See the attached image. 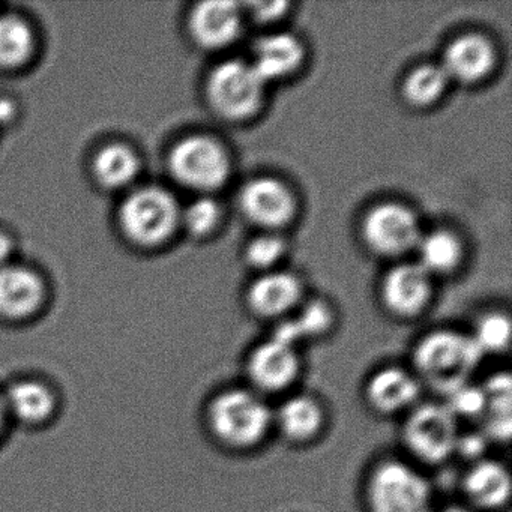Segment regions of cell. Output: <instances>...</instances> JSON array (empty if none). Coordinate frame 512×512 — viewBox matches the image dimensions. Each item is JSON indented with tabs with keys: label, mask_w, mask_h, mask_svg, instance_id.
I'll use <instances>...</instances> for the list:
<instances>
[{
	"label": "cell",
	"mask_w": 512,
	"mask_h": 512,
	"mask_svg": "<svg viewBox=\"0 0 512 512\" xmlns=\"http://www.w3.org/2000/svg\"><path fill=\"white\" fill-rule=\"evenodd\" d=\"M443 512H470V511H467V509H463V508H449V509H445V511Z\"/></svg>",
	"instance_id": "36"
},
{
	"label": "cell",
	"mask_w": 512,
	"mask_h": 512,
	"mask_svg": "<svg viewBox=\"0 0 512 512\" xmlns=\"http://www.w3.org/2000/svg\"><path fill=\"white\" fill-rule=\"evenodd\" d=\"M464 491L479 508H500L511 493L508 470L496 461H481L464 478Z\"/></svg>",
	"instance_id": "19"
},
{
	"label": "cell",
	"mask_w": 512,
	"mask_h": 512,
	"mask_svg": "<svg viewBox=\"0 0 512 512\" xmlns=\"http://www.w3.org/2000/svg\"><path fill=\"white\" fill-rule=\"evenodd\" d=\"M448 83V74L440 65H421L407 76L404 97L412 106H431L442 97Z\"/></svg>",
	"instance_id": "24"
},
{
	"label": "cell",
	"mask_w": 512,
	"mask_h": 512,
	"mask_svg": "<svg viewBox=\"0 0 512 512\" xmlns=\"http://www.w3.org/2000/svg\"><path fill=\"white\" fill-rule=\"evenodd\" d=\"M250 13L259 22H271L283 16L286 11V2H254L250 4Z\"/></svg>",
	"instance_id": "31"
},
{
	"label": "cell",
	"mask_w": 512,
	"mask_h": 512,
	"mask_svg": "<svg viewBox=\"0 0 512 512\" xmlns=\"http://www.w3.org/2000/svg\"><path fill=\"white\" fill-rule=\"evenodd\" d=\"M2 398L8 416L22 427H38L55 416V392L40 380H17L5 389Z\"/></svg>",
	"instance_id": "14"
},
{
	"label": "cell",
	"mask_w": 512,
	"mask_h": 512,
	"mask_svg": "<svg viewBox=\"0 0 512 512\" xmlns=\"http://www.w3.org/2000/svg\"><path fill=\"white\" fill-rule=\"evenodd\" d=\"M170 169L185 187L212 191L226 184L230 160L223 146L211 137L191 136L173 149Z\"/></svg>",
	"instance_id": "5"
},
{
	"label": "cell",
	"mask_w": 512,
	"mask_h": 512,
	"mask_svg": "<svg viewBox=\"0 0 512 512\" xmlns=\"http://www.w3.org/2000/svg\"><path fill=\"white\" fill-rule=\"evenodd\" d=\"M277 422L287 439L293 442H307L322 428V407L314 398L298 395L281 404Z\"/></svg>",
	"instance_id": "20"
},
{
	"label": "cell",
	"mask_w": 512,
	"mask_h": 512,
	"mask_svg": "<svg viewBox=\"0 0 512 512\" xmlns=\"http://www.w3.org/2000/svg\"><path fill=\"white\" fill-rule=\"evenodd\" d=\"M485 433L506 440L511 434V377L497 374L485 386Z\"/></svg>",
	"instance_id": "21"
},
{
	"label": "cell",
	"mask_w": 512,
	"mask_h": 512,
	"mask_svg": "<svg viewBox=\"0 0 512 512\" xmlns=\"http://www.w3.org/2000/svg\"><path fill=\"white\" fill-rule=\"evenodd\" d=\"M241 5L235 2H203L190 19L194 40L206 49L229 46L241 32Z\"/></svg>",
	"instance_id": "11"
},
{
	"label": "cell",
	"mask_w": 512,
	"mask_h": 512,
	"mask_svg": "<svg viewBox=\"0 0 512 512\" xmlns=\"http://www.w3.org/2000/svg\"><path fill=\"white\" fill-rule=\"evenodd\" d=\"M419 385L415 377L401 368H383L377 371L367 385V398L374 409L395 413L406 409L418 397Z\"/></svg>",
	"instance_id": "18"
},
{
	"label": "cell",
	"mask_w": 512,
	"mask_h": 512,
	"mask_svg": "<svg viewBox=\"0 0 512 512\" xmlns=\"http://www.w3.org/2000/svg\"><path fill=\"white\" fill-rule=\"evenodd\" d=\"M242 211L248 220L266 229L284 226L295 214V199L286 185L277 179H253L239 196Z\"/></svg>",
	"instance_id": "9"
},
{
	"label": "cell",
	"mask_w": 512,
	"mask_h": 512,
	"mask_svg": "<svg viewBox=\"0 0 512 512\" xmlns=\"http://www.w3.org/2000/svg\"><path fill=\"white\" fill-rule=\"evenodd\" d=\"M8 416L7 407H5L4 398H2V394H0V436L4 433L5 428H7Z\"/></svg>",
	"instance_id": "35"
},
{
	"label": "cell",
	"mask_w": 512,
	"mask_h": 512,
	"mask_svg": "<svg viewBox=\"0 0 512 512\" xmlns=\"http://www.w3.org/2000/svg\"><path fill=\"white\" fill-rule=\"evenodd\" d=\"M331 320V311L323 302H311L296 319H293V322L304 340V338L322 335L331 326Z\"/></svg>",
	"instance_id": "30"
},
{
	"label": "cell",
	"mask_w": 512,
	"mask_h": 512,
	"mask_svg": "<svg viewBox=\"0 0 512 512\" xmlns=\"http://www.w3.org/2000/svg\"><path fill=\"white\" fill-rule=\"evenodd\" d=\"M43 283L37 274L20 266L0 268V314L22 319L43 302Z\"/></svg>",
	"instance_id": "15"
},
{
	"label": "cell",
	"mask_w": 512,
	"mask_h": 512,
	"mask_svg": "<svg viewBox=\"0 0 512 512\" xmlns=\"http://www.w3.org/2000/svg\"><path fill=\"white\" fill-rule=\"evenodd\" d=\"M448 407L452 415L457 416H482L485 410L484 389L464 383L448 394Z\"/></svg>",
	"instance_id": "29"
},
{
	"label": "cell",
	"mask_w": 512,
	"mask_h": 512,
	"mask_svg": "<svg viewBox=\"0 0 512 512\" xmlns=\"http://www.w3.org/2000/svg\"><path fill=\"white\" fill-rule=\"evenodd\" d=\"M299 359L295 347L271 338L260 344L248 359V376L260 391L278 392L298 377Z\"/></svg>",
	"instance_id": "10"
},
{
	"label": "cell",
	"mask_w": 512,
	"mask_h": 512,
	"mask_svg": "<svg viewBox=\"0 0 512 512\" xmlns=\"http://www.w3.org/2000/svg\"><path fill=\"white\" fill-rule=\"evenodd\" d=\"M181 218L193 235L205 236L217 227L220 221V206L209 197H200L185 209Z\"/></svg>",
	"instance_id": "27"
},
{
	"label": "cell",
	"mask_w": 512,
	"mask_h": 512,
	"mask_svg": "<svg viewBox=\"0 0 512 512\" xmlns=\"http://www.w3.org/2000/svg\"><path fill=\"white\" fill-rule=\"evenodd\" d=\"M301 292V283L295 275L272 272L254 281L248 290V304L260 316H280L298 302Z\"/></svg>",
	"instance_id": "17"
},
{
	"label": "cell",
	"mask_w": 512,
	"mask_h": 512,
	"mask_svg": "<svg viewBox=\"0 0 512 512\" xmlns=\"http://www.w3.org/2000/svg\"><path fill=\"white\" fill-rule=\"evenodd\" d=\"M11 253H13V242L7 235L0 233V268L7 265Z\"/></svg>",
	"instance_id": "33"
},
{
	"label": "cell",
	"mask_w": 512,
	"mask_h": 512,
	"mask_svg": "<svg viewBox=\"0 0 512 512\" xmlns=\"http://www.w3.org/2000/svg\"><path fill=\"white\" fill-rule=\"evenodd\" d=\"M139 172L136 154L124 145H110L95 158V173L107 187L121 188L130 184Z\"/></svg>",
	"instance_id": "23"
},
{
	"label": "cell",
	"mask_w": 512,
	"mask_h": 512,
	"mask_svg": "<svg viewBox=\"0 0 512 512\" xmlns=\"http://www.w3.org/2000/svg\"><path fill=\"white\" fill-rule=\"evenodd\" d=\"M304 59V47L290 34H272L257 41L253 64L260 79L268 83L290 76L298 70Z\"/></svg>",
	"instance_id": "16"
},
{
	"label": "cell",
	"mask_w": 512,
	"mask_h": 512,
	"mask_svg": "<svg viewBox=\"0 0 512 512\" xmlns=\"http://www.w3.org/2000/svg\"><path fill=\"white\" fill-rule=\"evenodd\" d=\"M362 235L371 250L383 256H398L418 244L421 233L415 214L398 203H382L368 212Z\"/></svg>",
	"instance_id": "8"
},
{
	"label": "cell",
	"mask_w": 512,
	"mask_h": 512,
	"mask_svg": "<svg viewBox=\"0 0 512 512\" xmlns=\"http://www.w3.org/2000/svg\"><path fill=\"white\" fill-rule=\"evenodd\" d=\"M284 250H286V244L283 239L275 235H262L248 244L245 256L253 268L266 269L275 265L283 257Z\"/></svg>",
	"instance_id": "28"
},
{
	"label": "cell",
	"mask_w": 512,
	"mask_h": 512,
	"mask_svg": "<svg viewBox=\"0 0 512 512\" xmlns=\"http://www.w3.org/2000/svg\"><path fill=\"white\" fill-rule=\"evenodd\" d=\"M457 418L440 404H424L410 413L404 425L407 448L428 463L446 460L457 446Z\"/></svg>",
	"instance_id": "7"
},
{
	"label": "cell",
	"mask_w": 512,
	"mask_h": 512,
	"mask_svg": "<svg viewBox=\"0 0 512 512\" xmlns=\"http://www.w3.org/2000/svg\"><path fill=\"white\" fill-rule=\"evenodd\" d=\"M32 50L29 26L16 16H0V65L22 64Z\"/></svg>",
	"instance_id": "25"
},
{
	"label": "cell",
	"mask_w": 512,
	"mask_h": 512,
	"mask_svg": "<svg viewBox=\"0 0 512 512\" xmlns=\"http://www.w3.org/2000/svg\"><path fill=\"white\" fill-rule=\"evenodd\" d=\"M371 512H430L431 490L424 476L400 461H383L367 485Z\"/></svg>",
	"instance_id": "3"
},
{
	"label": "cell",
	"mask_w": 512,
	"mask_h": 512,
	"mask_svg": "<svg viewBox=\"0 0 512 512\" xmlns=\"http://www.w3.org/2000/svg\"><path fill=\"white\" fill-rule=\"evenodd\" d=\"M14 115V106L8 100H0V125L7 124Z\"/></svg>",
	"instance_id": "34"
},
{
	"label": "cell",
	"mask_w": 512,
	"mask_h": 512,
	"mask_svg": "<svg viewBox=\"0 0 512 512\" xmlns=\"http://www.w3.org/2000/svg\"><path fill=\"white\" fill-rule=\"evenodd\" d=\"M484 448V437L476 436V434H470V436L458 437L455 451H460L461 454L469 455V457H478V455L484 451Z\"/></svg>",
	"instance_id": "32"
},
{
	"label": "cell",
	"mask_w": 512,
	"mask_h": 512,
	"mask_svg": "<svg viewBox=\"0 0 512 512\" xmlns=\"http://www.w3.org/2000/svg\"><path fill=\"white\" fill-rule=\"evenodd\" d=\"M416 247L421 259L419 266L427 274L451 271L461 257L460 242L446 230H436L430 235L421 236Z\"/></svg>",
	"instance_id": "22"
},
{
	"label": "cell",
	"mask_w": 512,
	"mask_h": 512,
	"mask_svg": "<svg viewBox=\"0 0 512 512\" xmlns=\"http://www.w3.org/2000/svg\"><path fill=\"white\" fill-rule=\"evenodd\" d=\"M481 356L482 350L473 337L439 331L427 335L418 344L415 365L433 388L449 394L467 383Z\"/></svg>",
	"instance_id": "1"
},
{
	"label": "cell",
	"mask_w": 512,
	"mask_h": 512,
	"mask_svg": "<svg viewBox=\"0 0 512 512\" xmlns=\"http://www.w3.org/2000/svg\"><path fill=\"white\" fill-rule=\"evenodd\" d=\"M268 404L245 389L221 392L209 404L208 424L212 434L230 448L256 446L268 434L272 424Z\"/></svg>",
	"instance_id": "2"
},
{
	"label": "cell",
	"mask_w": 512,
	"mask_h": 512,
	"mask_svg": "<svg viewBox=\"0 0 512 512\" xmlns=\"http://www.w3.org/2000/svg\"><path fill=\"white\" fill-rule=\"evenodd\" d=\"M479 349L484 352H500L505 350L511 338V323L503 314H488L476 326L472 335Z\"/></svg>",
	"instance_id": "26"
},
{
	"label": "cell",
	"mask_w": 512,
	"mask_h": 512,
	"mask_svg": "<svg viewBox=\"0 0 512 512\" xmlns=\"http://www.w3.org/2000/svg\"><path fill=\"white\" fill-rule=\"evenodd\" d=\"M496 52L490 41L482 35L469 34L449 44L440 67L449 80L475 83L484 79L493 70Z\"/></svg>",
	"instance_id": "12"
},
{
	"label": "cell",
	"mask_w": 512,
	"mask_h": 512,
	"mask_svg": "<svg viewBox=\"0 0 512 512\" xmlns=\"http://www.w3.org/2000/svg\"><path fill=\"white\" fill-rule=\"evenodd\" d=\"M181 220L178 203L161 188H142L131 194L121 209V223L140 244H158L172 235Z\"/></svg>",
	"instance_id": "6"
},
{
	"label": "cell",
	"mask_w": 512,
	"mask_h": 512,
	"mask_svg": "<svg viewBox=\"0 0 512 512\" xmlns=\"http://www.w3.org/2000/svg\"><path fill=\"white\" fill-rule=\"evenodd\" d=\"M265 85L251 64L227 61L209 76L208 97L223 118L242 121L259 110Z\"/></svg>",
	"instance_id": "4"
},
{
	"label": "cell",
	"mask_w": 512,
	"mask_h": 512,
	"mask_svg": "<svg viewBox=\"0 0 512 512\" xmlns=\"http://www.w3.org/2000/svg\"><path fill=\"white\" fill-rule=\"evenodd\" d=\"M430 293V274L419 265L397 266L383 281V301L398 316L418 314L427 305Z\"/></svg>",
	"instance_id": "13"
}]
</instances>
